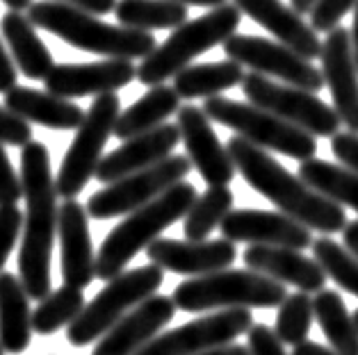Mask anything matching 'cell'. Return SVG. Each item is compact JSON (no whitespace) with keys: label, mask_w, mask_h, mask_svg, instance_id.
<instances>
[{"label":"cell","mask_w":358,"mask_h":355,"mask_svg":"<svg viewBox=\"0 0 358 355\" xmlns=\"http://www.w3.org/2000/svg\"><path fill=\"white\" fill-rule=\"evenodd\" d=\"M180 5H196V7H220L226 5V0H176Z\"/></svg>","instance_id":"681fc988"},{"label":"cell","mask_w":358,"mask_h":355,"mask_svg":"<svg viewBox=\"0 0 358 355\" xmlns=\"http://www.w3.org/2000/svg\"><path fill=\"white\" fill-rule=\"evenodd\" d=\"M299 178L322 196L358 212V173L310 158L299 164Z\"/></svg>","instance_id":"4dcf8cb0"},{"label":"cell","mask_w":358,"mask_h":355,"mask_svg":"<svg viewBox=\"0 0 358 355\" xmlns=\"http://www.w3.org/2000/svg\"><path fill=\"white\" fill-rule=\"evenodd\" d=\"M226 151L244 183L265 196L269 203H274L290 219L299 221L308 230H320L322 235L345 230L347 214L343 205L315 192L299 176H292L265 149H258L242 137H231Z\"/></svg>","instance_id":"7a4b0ae2"},{"label":"cell","mask_w":358,"mask_h":355,"mask_svg":"<svg viewBox=\"0 0 358 355\" xmlns=\"http://www.w3.org/2000/svg\"><path fill=\"white\" fill-rule=\"evenodd\" d=\"M180 142L178 126L162 123L158 128L148 130L144 135H137L133 139H126L117 151L101 160L99 169H96V180L103 185L117 183V180L130 176V173L144 171L153 164L169 158L171 151L176 149Z\"/></svg>","instance_id":"44dd1931"},{"label":"cell","mask_w":358,"mask_h":355,"mask_svg":"<svg viewBox=\"0 0 358 355\" xmlns=\"http://www.w3.org/2000/svg\"><path fill=\"white\" fill-rule=\"evenodd\" d=\"M201 109L215 123L226 126L238 137H242V139L258 146V149L276 151L299 162L315 158L317 153V139L310 133L287 123V121L278 119L276 114L263 107L251 105V103L210 96L206 98Z\"/></svg>","instance_id":"52a82bcc"},{"label":"cell","mask_w":358,"mask_h":355,"mask_svg":"<svg viewBox=\"0 0 358 355\" xmlns=\"http://www.w3.org/2000/svg\"><path fill=\"white\" fill-rule=\"evenodd\" d=\"M313 319V299L306 292H296V294H287L285 301L278 305V315H276V328L274 333L283 344L296 346L306 342V337L310 333Z\"/></svg>","instance_id":"e575fe53"},{"label":"cell","mask_w":358,"mask_h":355,"mask_svg":"<svg viewBox=\"0 0 358 355\" xmlns=\"http://www.w3.org/2000/svg\"><path fill=\"white\" fill-rule=\"evenodd\" d=\"M322 77L329 86L334 109L349 133H358V68L349 30L338 25L322 41Z\"/></svg>","instance_id":"9a60e30c"},{"label":"cell","mask_w":358,"mask_h":355,"mask_svg":"<svg viewBox=\"0 0 358 355\" xmlns=\"http://www.w3.org/2000/svg\"><path fill=\"white\" fill-rule=\"evenodd\" d=\"M244 71L238 62L226 59V62H213V64H194L185 66L182 71L173 75V89L180 98H210L220 96L222 91L233 89L242 84Z\"/></svg>","instance_id":"83f0119b"},{"label":"cell","mask_w":358,"mask_h":355,"mask_svg":"<svg viewBox=\"0 0 358 355\" xmlns=\"http://www.w3.org/2000/svg\"><path fill=\"white\" fill-rule=\"evenodd\" d=\"M3 351H5V349H3V346H0V355H3Z\"/></svg>","instance_id":"f5cc1de1"},{"label":"cell","mask_w":358,"mask_h":355,"mask_svg":"<svg viewBox=\"0 0 358 355\" xmlns=\"http://www.w3.org/2000/svg\"><path fill=\"white\" fill-rule=\"evenodd\" d=\"M23 228V212L16 205H0V271Z\"/></svg>","instance_id":"8d00e7d4"},{"label":"cell","mask_w":358,"mask_h":355,"mask_svg":"<svg viewBox=\"0 0 358 355\" xmlns=\"http://www.w3.org/2000/svg\"><path fill=\"white\" fill-rule=\"evenodd\" d=\"M196 355H251V353H249V346L231 342L224 346H215V349H208L203 353H196Z\"/></svg>","instance_id":"bcb514c9"},{"label":"cell","mask_w":358,"mask_h":355,"mask_svg":"<svg viewBox=\"0 0 358 355\" xmlns=\"http://www.w3.org/2000/svg\"><path fill=\"white\" fill-rule=\"evenodd\" d=\"M151 264H158L162 271L180 275H208L222 269H231L238 257V248L229 239L213 241H178V239H155L146 248Z\"/></svg>","instance_id":"d6986e66"},{"label":"cell","mask_w":358,"mask_h":355,"mask_svg":"<svg viewBox=\"0 0 358 355\" xmlns=\"http://www.w3.org/2000/svg\"><path fill=\"white\" fill-rule=\"evenodd\" d=\"M244 264L251 271H258L283 285H294L299 292L317 294L324 289L327 278L324 269L315 257H306L301 250L285 246H260L253 244L244 250Z\"/></svg>","instance_id":"7402d4cb"},{"label":"cell","mask_w":358,"mask_h":355,"mask_svg":"<svg viewBox=\"0 0 358 355\" xmlns=\"http://www.w3.org/2000/svg\"><path fill=\"white\" fill-rule=\"evenodd\" d=\"M30 296L21 278L0 271V346L7 353H23L32 342Z\"/></svg>","instance_id":"d4e9b609"},{"label":"cell","mask_w":358,"mask_h":355,"mask_svg":"<svg viewBox=\"0 0 358 355\" xmlns=\"http://www.w3.org/2000/svg\"><path fill=\"white\" fill-rule=\"evenodd\" d=\"M85 305L87 303L83 296V289L64 285V287L48 294L32 312V331L37 335H53L62 326L71 324L83 312Z\"/></svg>","instance_id":"d6a6232c"},{"label":"cell","mask_w":358,"mask_h":355,"mask_svg":"<svg viewBox=\"0 0 358 355\" xmlns=\"http://www.w3.org/2000/svg\"><path fill=\"white\" fill-rule=\"evenodd\" d=\"M251 326L253 317L247 308L217 310L173 331L160 333L135 355H196L235 342L240 335H247Z\"/></svg>","instance_id":"4fadbf2b"},{"label":"cell","mask_w":358,"mask_h":355,"mask_svg":"<svg viewBox=\"0 0 358 355\" xmlns=\"http://www.w3.org/2000/svg\"><path fill=\"white\" fill-rule=\"evenodd\" d=\"M358 0H317V5L310 12V28L315 32H331L336 30L343 16L354 10Z\"/></svg>","instance_id":"d590c367"},{"label":"cell","mask_w":358,"mask_h":355,"mask_svg":"<svg viewBox=\"0 0 358 355\" xmlns=\"http://www.w3.org/2000/svg\"><path fill=\"white\" fill-rule=\"evenodd\" d=\"M180 109V96L173 86L155 84L139 100H135L128 109H124L115 123V137L119 139H133L148 130L164 123V119L176 114Z\"/></svg>","instance_id":"4316f807"},{"label":"cell","mask_w":358,"mask_h":355,"mask_svg":"<svg viewBox=\"0 0 358 355\" xmlns=\"http://www.w3.org/2000/svg\"><path fill=\"white\" fill-rule=\"evenodd\" d=\"M189 169L192 162L187 155H169L153 167L130 173L96 192L87 201V214L92 219H115V216L135 212L155 201L169 187L182 183Z\"/></svg>","instance_id":"8fae6325"},{"label":"cell","mask_w":358,"mask_h":355,"mask_svg":"<svg viewBox=\"0 0 358 355\" xmlns=\"http://www.w3.org/2000/svg\"><path fill=\"white\" fill-rule=\"evenodd\" d=\"M28 19L37 28L48 30L69 46L108 59H135L153 53L158 41L151 32L110 25L78 7L43 0L28 7Z\"/></svg>","instance_id":"3957f363"},{"label":"cell","mask_w":358,"mask_h":355,"mask_svg":"<svg viewBox=\"0 0 358 355\" xmlns=\"http://www.w3.org/2000/svg\"><path fill=\"white\" fill-rule=\"evenodd\" d=\"M87 207L78 201H64L57 212V237H59V259H62L64 285L76 289L90 287L96 278V255L87 221Z\"/></svg>","instance_id":"ffe728a7"},{"label":"cell","mask_w":358,"mask_h":355,"mask_svg":"<svg viewBox=\"0 0 358 355\" xmlns=\"http://www.w3.org/2000/svg\"><path fill=\"white\" fill-rule=\"evenodd\" d=\"M16 77H19V71H16V66L12 64V57L7 55L3 41H0V91L7 93L10 89H14Z\"/></svg>","instance_id":"7bdbcfd3"},{"label":"cell","mask_w":358,"mask_h":355,"mask_svg":"<svg viewBox=\"0 0 358 355\" xmlns=\"http://www.w3.org/2000/svg\"><path fill=\"white\" fill-rule=\"evenodd\" d=\"M343 244L352 255L358 257V219L347 221V226L343 230Z\"/></svg>","instance_id":"f6af8a7d"},{"label":"cell","mask_w":358,"mask_h":355,"mask_svg":"<svg viewBox=\"0 0 358 355\" xmlns=\"http://www.w3.org/2000/svg\"><path fill=\"white\" fill-rule=\"evenodd\" d=\"M180 139L187 149V158L208 187H229L235 178V164L226 146L210 126L206 112L194 105H180L176 112Z\"/></svg>","instance_id":"5bb4252c"},{"label":"cell","mask_w":358,"mask_h":355,"mask_svg":"<svg viewBox=\"0 0 358 355\" xmlns=\"http://www.w3.org/2000/svg\"><path fill=\"white\" fill-rule=\"evenodd\" d=\"M287 292L283 282L251 269H222L180 282L171 294L176 310L208 312L229 308H278Z\"/></svg>","instance_id":"5b68a950"},{"label":"cell","mask_w":358,"mask_h":355,"mask_svg":"<svg viewBox=\"0 0 358 355\" xmlns=\"http://www.w3.org/2000/svg\"><path fill=\"white\" fill-rule=\"evenodd\" d=\"M317 5V0H290V7L292 10L299 14V16H303V14H310L313 12V7Z\"/></svg>","instance_id":"c3c4849f"},{"label":"cell","mask_w":358,"mask_h":355,"mask_svg":"<svg viewBox=\"0 0 358 355\" xmlns=\"http://www.w3.org/2000/svg\"><path fill=\"white\" fill-rule=\"evenodd\" d=\"M173 315H176V303L171 301V296L153 294L135 310H130L124 319H119L96 342L92 355H135L162 333V328L171 322Z\"/></svg>","instance_id":"e0dca14e"},{"label":"cell","mask_w":358,"mask_h":355,"mask_svg":"<svg viewBox=\"0 0 358 355\" xmlns=\"http://www.w3.org/2000/svg\"><path fill=\"white\" fill-rule=\"evenodd\" d=\"M196 201V189L189 183H178L160 194L155 201L130 212L124 221L110 230L96 253V278L112 280L124 273L126 264L139 250L153 244L171 223L187 214L192 203Z\"/></svg>","instance_id":"277c9868"},{"label":"cell","mask_w":358,"mask_h":355,"mask_svg":"<svg viewBox=\"0 0 358 355\" xmlns=\"http://www.w3.org/2000/svg\"><path fill=\"white\" fill-rule=\"evenodd\" d=\"M115 14L119 25L130 30H176L187 21V5L176 0H119Z\"/></svg>","instance_id":"f546056e"},{"label":"cell","mask_w":358,"mask_h":355,"mask_svg":"<svg viewBox=\"0 0 358 355\" xmlns=\"http://www.w3.org/2000/svg\"><path fill=\"white\" fill-rule=\"evenodd\" d=\"M349 37H352L354 62H356V68H358V3L354 5V25H352V32H349Z\"/></svg>","instance_id":"7dc6e473"},{"label":"cell","mask_w":358,"mask_h":355,"mask_svg":"<svg viewBox=\"0 0 358 355\" xmlns=\"http://www.w3.org/2000/svg\"><path fill=\"white\" fill-rule=\"evenodd\" d=\"M55 3L78 7V10L90 12L94 16H106L110 12H115V7H117V0H55Z\"/></svg>","instance_id":"b9f144b4"},{"label":"cell","mask_w":358,"mask_h":355,"mask_svg":"<svg viewBox=\"0 0 358 355\" xmlns=\"http://www.w3.org/2000/svg\"><path fill=\"white\" fill-rule=\"evenodd\" d=\"M313 312L331 349L338 355H358V326L338 292H317L313 299Z\"/></svg>","instance_id":"f1b7e54d"},{"label":"cell","mask_w":358,"mask_h":355,"mask_svg":"<svg viewBox=\"0 0 358 355\" xmlns=\"http://www.w3.org/2000/svg\"><path fill=\"white\" fill-rule=\"evenodd\" d=\"M21 183L25 198L23 241L19 250L21 282L32 301L50 294V253L57 235V189L50 176L46 146L30 142L21 151Z\"/></svg>","instance_id":"6da1fadb"},{"label":"cell","mask_w":358,"mask_h":355,"mask_svg":"<svg viewBox=\"0 0 358 355\" xmlns=\"http://www.w3.org/2000/svg\"><path fill=\"white\" fill-rule=\"evenodd\" d=\"M3 3L10 7V12H21V10H28L32 5V0H3Z\"/></svg>","instance_id":"f907efd6"},{"label":"cell","mask_w":358,"mask_h":355,"mask_svg":"<svg viewBox=\"0 0 358 355\" xmlns=\"http://www.w3.org/2000/svg\"><path fill=\"white\" fill-rule=\"evenodd\" d=\"M242 91L251 105L272 112L278 119L306 130L313 137H334L340 133L338 112L315 93L292 84H278L260 73H244Z\"/></svg>","instance_id":"30bf717a"},{"label":"cell","mask_w":358,"mask_h":355,"mask_svg":"<svg viewBox=\"0 0 358 355\" xmlns=\"http://www.w3.org/2000/svg\"><path fill=\"white\" fill-rule=\"evenodd\" d=\"M354 322H356V326H358V310H356V315H354Z\"/></svg>","instance_id":"816d5d0a"},{"label":"cell","mask_w":358,"mask_h":355,"mask_svg":"<svg viewBox=\"0 0 358 355\" xmlns=\"http://www.w3.org/2000/svg\"><path fill=\"white\" fill-rule=\"evenodd\" d=\"M242 21V12L235 5L213 7V12L199 16L194 21H185L180 28L173 30L171 37L153 48L137 68L139 82L146 86L162 84L167 77H173L192 59L203 55L206 50L224 43L231 34L238 32Z\"/></svg>","instance_id":"8992f818"},{"label":"cell","mask_w":358,"mask_h":355,"mask_svg":"<svg viewBox=\"0 0 358 355\" xmlns=\"http://www.w3.org/2000/svg\"><path fill=\"white\" fill-rule=\"evenodd\" d=\"M222 46L226 57L240 66L251 68L253 73L281 77L285 84L299 86L310 93H317L324 86L322 68H315L310 59L296 55L292 48L278 41L253 37V34H231Z\"/></svg>","instance_id":"7c38bea8"},{"label":"cell","mask_w":358,"mask_h":355,"mask_svg":"<svg viewBox=\"0 0 358 355\" xmlns=\"http://www.w3.org/2000/svg\"><path fill=\"white\" fill-rule=\"evenodd\" d=\"M331 151H334L340 167L358 173V133H338L331 137Z\"/></svg>","instance_id":"60d3db41"},{"label":"cell","mask_w":358,"mask_h":355,"mask_svg":"<svg viewBox=\"0 0 358 355\" xmlns=\"http://www.w3.org/2000/svg\"><path fill=\"white\" fill-rule=\"evenodd\" d=\"M235 196L229 187H208L203 194L196 196V201L185 214V237L189 241H203L213 235V230L222 226V221L233 210Z\"/></svg>","instance_id":"1f68e13d"},{"label":"cell","mask_w":358,"mask_h":355,"mask_svg":"<svg viewBox=\"0 0 358 355\" xmlns=\"http://www.w3.org/2000/svg\"><path fill=\"white\" fill-rule=\"evenodd\" d=\"M32 142V128L28 121L12 114L7 107H0V144L23 146Z\"/></svg>","instance_id":"f35d334b"},{"label":"cell","mask_w":358,"mask_h":355,"mask_svg":"<svg viewBox=\"0 0 358 355\" xmlns=\"http://www.w3.org/2000/svg\"><path fill=\"white\" fill-rule=\"evenodd\" d=\"M5 107L28 123H39L53 130H78L85 121V112L69 98L19 84L5 93Z\"/></svg>","instance_id":"cb8c5ba5"},{"label":"cell","mask_w":358,"mask_h":355,"mask_svg":"<svg viewBox=\"0 0 358 355\" xmlns=\"http://www.w3.org/2000/svg\"><path fill=\"white\" fill-rule=\"evenodd\" d=\"M222 235L229 241H247L249 246H285L306 250L313 246L310 230L283 212L269 210H231L222 221Z\"/></svg>","instance_id":"2e32d148"},{"label":"cell","mask_w":358,"mask_h":355,"mask_svg":"<svg viewBox=\"0 0 358 355\" xmlns=\"http://www.w3.org/2000/svg\"><path fill=\"white\" fill-rule=\"evenodd\" d=\"M233 5L242 14H247L251 21L272 32L278 43L292 48L296 55L306 59H315L322 55V41L317 32L281 0H233Z\"/></svg>","instance_id":"603a6c76"},{"label":"cell","mask_w":358,"mask_h":355,"mask_svg":"<svg viewBox=\"0 0 358 355\" xmlns=\"http://www.w3.org/2000/svg\"><path fill=\"white\" fill-rule=\"evenodd\" d=\"M313 257L324 269V273L334 280L340 289L358 296V257L352 255L345 246L331 237H320L313 241Z\"/></svg>","instance_id":"836d02e7"},{"label":"cell","mask_w":358,"mask_h":355,"mask_svg":"<svg viewBox=\"0 0 358 355\" xmlns=\"http://www.w3.org/2000/svg\"><path fill=\"white\" fill-rule=\"evenodd\" d=\"M119 114L121 100L117 93H99L94 98L55 178L57 196H62L64 201L76 198L96 176V169L103 160V149H106L110 135H115Z\"/></svg>","instance_id":"9c48e42d"},{"label":"cell","mask_w":358,"mask_h":355,"mask_svg":"<svg viewBox=\"0 0 358 355\" xmlns=\"http://www.w3.org/2000/svg\"><path fill=\"white\" fill-rule=\"evenodd\" d=\"M23 198V183L16 176L5 146L0 144V205H16Z\"/></svg>","instance_id":"74e56055"},{"label":"cell","mask_w":358,"mask_h":355,"mask_svg":"<svg viewBox=\"0 0 358 355\" xmlns=\"http://www.w3.org/2000/svg\"><path fill=\"white\" fill-rule=\"evenodd\" d=\"M133 77H137V66L130 59H103L92 64H55L43 82L48 93L59 98H83L115 93Z\"/></svg>","instance_id":"ac0fdd59"},{"label":"cell","mask_w":358,"mask_h":355,"mask_svg":"<svg viewBox=\"0 0 358 355\" xmlns=\"http://www.w3.org/2000/svg\"><path fill=\"white\" fill-rule=\"evenodd\" d=\"M0 30H3V37L12 50L14 64L19 66L23 75H28L30 80H43L53 71V55L37 37L28 16L21 12H7L0 21Z\"/></svg>","instance_id":"484cf974"},{"label":"cell","mask_w":358,"mask_h":355,"mask_svg":"<svg viewBox=\"0 0 358 355\" xmlns=\"http://www.w3.org/2000/svg\"><path fill=\"white\" fill-rule=\"evenodd\" d=\"M290 355H338V353L334 349H329V346H322L317 342L306 340L301 344H296Z\"/></svg>","instance_id":"ee69618b"},{"label":"cell","mask_w":358,"mask_h":355,"mask_svg":"<svg viewBox=\"0 0 358 355\" xmlns=\"http://www.w3.org/2000/svg\"><path fill=\"white\" fill-rule=\"evenodd\" d=\"M164 282V271L158 264L137 266L108 280L96 296L83 308L66 328V340L73 346H85L101 340L119 319H124L139 303L153 296Z\"/></svg>","instance_id":"ba28073f"},{"label":"cell","mask_w":358,"mask_h":355,"mask_svg":"<svg viewBox=\"0 0 358 355\" xmlns=\"http://www.w3.org/2000/svg\"><path fill=\"white\" fill-rule=\"evenodd\" d=\"M249 353L251 355H287L283 342L267 324H253L249 328Z\"/></svg>","instance_id":"ab89813d"}]
</instances>
